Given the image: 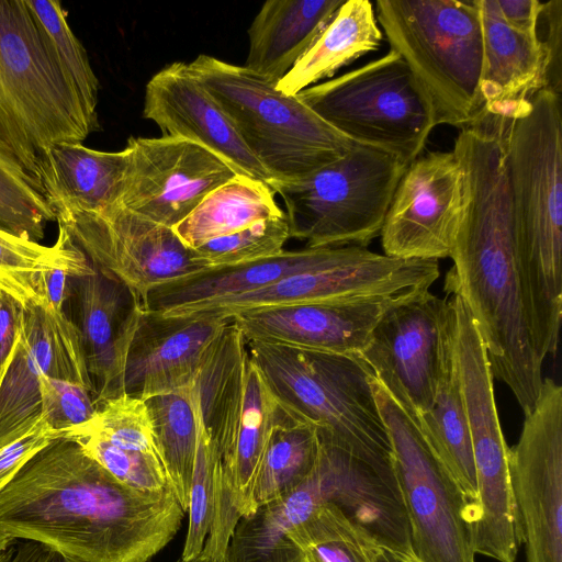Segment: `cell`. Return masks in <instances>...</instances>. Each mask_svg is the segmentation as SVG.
<instances>
[{
	"mask_svg": "<svg viewBox=\"0 0 562 562\" xmlns=\"http://www.w3.org/2000/svg\"><path fill=\"white\" fill-rule=\"evenodd\" d=\"M145 404L157 454L187 513L200 428L194 383L176 392L149 397Z\"/></svg>",
	"mask_w": 562,
	"mask_h": 562,
	"instance_id": "33",
	"label": "cell"
},
{
	"mask_svg": "<svg viewBox=\"0 0 562 562\" xmlns=\"http://www.w3.org/2000/svg\"><path fill=\"white\" fill-rule=\"evenodd\" d=\"M7 562H75L34 541L16 539Z\"/></svg>",
	"mask_w": 562,
	"mask_h": 562,
	"instance_id": "48",
	"label": "cell"
},
{
	"mask_svg": "<svg viewBox=\"0 0 562 562\" xmlns=\"http://www.w3.org/2000/svg\"><path fill=\"white\" fill-rule=\"evenodd\" d=\"M325 502L322 475L316 465L292 492L243 516L236 524L225 562H291L302 552L289 532Z\"/></svg>",
	"mask_w": 562,
	"mask_h": 562,
	"instance_id": "28",
	"label": "cell"
},
{
	"mask_svg": "<svg viewBox=\"0 0 562 562\" xmlns=\"http://www.w3.org/2000/svg\"><path fill=\"white\" fill-rule=\"evenodd\" d=\"M83 435L100 438L120 449L157 454L145 401L126 393L101 402L88 423L69 429L64 437Z\"/></svg>",
	"mask_w": 562,
	"mask_h": 562,
	"instance_id": "38",
	"label": "cell"
},
{
	"mask_svg": "<svg viewBox=\"0 0 562 562\" xmlns=\"http://www.w3.org/2000/svg\"><path fill=\"white\" fill-rule=\"evenodd\" d=\"M71 277L75 276L66 269H53L43 276L45 299L57 312L65 311V304L71 295Z\"/></svg>",
	"mask_w": 562,
	"mask_h": 562,
	"instance_id": "47",
	"label": "cell"
},
{
	"mask_svg": "<svg viewBox=\"0 0 562 562\" xmlns=\"http://www.w3.org/2000/svg\"><path fill=\"white\" fill-rule=\"evenodd\" d=\"M217 470L216 443L205 429L200 414L198 447L187 509L189 522L180 558L183 561L198 559L209 536L214 515Z\"/></svg>",
	"mask_w": 562,
	"mask_h": 562,
	"instance_id": "39",
	"label": "cell"
},
{
	"mask_svg": "<svg viewBox=\"0 0 562 562\" xmlns=\"http://www.w3.org/2000/svg\"><path fill=\"white\" fill-rule=\"evenodd\" d=\"M483 59L480 90L484 110L514 116L541 89L548 88V64L540 38L510 27L497 0H476Z\"/></svg>",
	"mask_w": 562,
	"mask_h": 562,
	"instance_id": "25",
	"label": "cell"
},
{
	"mask_svg": "<svg viewBox=\"0 0 562 562\" xmlns=\"http://www.w3.org/2000/svg\"><path fill=\"white\" fill-rule=\"evenodd\" d=\"M15 541V538L0 533V562H7Z\"/></svg>",
	"mask_w": 562,
	"mask_h": 562,
	"instance_id": "49",
	"label": "cell"
},
{
	"mask_svg": "<svg viewBox=\"0 0 562 562\" xmlns=\"http://www.w3.org/2000/svg\"><path fill=\"white\" fill-rule=\"evenodd\" d=\"M319 442L317 465L325 502L337 506L382 549L407 561H416L393 465L374 464L344 449Z\"/></svg>",
	"mask_w": 562,
	"mask_h": 562,
	"instance_id": "23",
	"label": "cell"
},
{
	"mask_svg": "<svg viewBox=\"0 0 562 562\" xmlns=\"http://www.w3.org/2000/svg\"><path fill=\"white\" fill-rule=\"evenodd\" d=\"M505 22L514 30L531 37L540 38L538 23L543 2L538 0H497Z\"/></svg>",
	"mask_w": 562,
	"mask_h": 562,
	"instance_id": "45",
	"label": "cell"
},
{
	"mask_svg": "<svg viewBox=\"0 0 562 562\" xmlns=\"http://www.w3.org/2000/svg\"><path fill=\"white\" fill-rule=\"evenodd\" d=\"M44 44L69 86L79 94L88 111L98 115L99 80L82 44L67 23L57 0H25Z\"/></svg>",
	"mask_w": 562,
	"mask_h": 562,
	"instance_id": "37",
	"label": "cell"
},
{
	"mask_svg": "<svg viewBox=\"0 0 562 562\" xmlns=\"http://www.w3.org/2000/svg\"><path fill=\"white\" fill-rule=\"evenodd\" d=\"M296 95L352 143L382 150L406 166L422 155L437 125L429 95L392 49Z\"/></svg>",
	"mask_w": 562,
	"mask_h": 562,
	"instance_id": "8",
	"label": "cell"
},
{
	"mask_svg": "<svg viewBox=\"0 0 562 562\" xmlns=\"http://www.w3.org/2000/svg\"><path fill=\"white\" fill-rule=\"evenodd\" d=\"M281 414L248 353L205 400L201 417L216 443L218 470L213 521L200 560L225 562L236 524L255 510L252 491L257 471Z\"/></svg>",
	"mask_w": 562,
	"mask_h": 562,
	"instance_id": "12",
	"label": "cell"
},
{
	"mask_svg": "<svg viewBox=\"0 0 562 562\" xmlns=\"http://www.w3.org/2000/svg\"><path fill=\"white\" fill-rule=\"evenodd\" d=\"M94 387L81 335L66 311L22 307L16 339L0 383V448L23 436L41 417L40 376ZM95 400V398H94Z\"/></svg>",
	"mask_w": 562,
	"mask_h": 562,
	"instance_id": "17",
	"label": "cell"
},
{
	"mask_svg": "<svg viewBox=\"0 0 562 562\" xmlns=\"http://www.w3.org/2000/svg\"><path fill=\"white\" fill-rule=\"evenodd\" d=\"M56 221L43 188L0 138V228L40 243Z\"/></svg>",
	"mask_w": 562,
	"mask_h": 562,
	"instance_id": "36",
	"label": "cell"
},
{
	"mask_svg": "<svg viewBox=\"0 0 562 562\" xmlns=\"http://www.w3.org/2000/svg\"><path fill=\"white\" fill-rule=\"evenodd\" d=\"M368 370L392 447L393 469L408 518L415 560L475 562L476 506L414 417Z\"/></svg>",
	"mask_w": 562,
	"mask_h": 562,
	"instance_id": "10",
	"label": "cell"
},
{
	"mask_svg": "<svg viewBox=\"0 0 562 562\" xmlns=\"http://www.w3.org/2000/svg\"><path fill=\"white\" fill-rule=\"evenodd\" d=\"M127 153L102 151L82 143L50 145L38 160V178L54 213L98 212L119 203Z\"/></svg>",
	"mask_w": 562,
	"mask_h": 562,
	"instance_id": "26",
	"label": "cell"
},
{
	"mask_svg": "<svg viewBox=\"0 0 562 562\" xmlns=\"http://www.w3.org/2000/svg\"><path fill=\"white\" fill-rule=\"evenodd\" d=\"M406 165L353 144L340 158L276 189L286 207L290 237L306 247H367L380 236Z\"/></svg>",
	"mask_w": 562,
	"mask_h": 562,
	"instance_id": "11",
	"label": "cell"
},
{
	"mask_svg": "<svg viewBox=\"0 0 562 562\" xmlns=\"http://www.w3.org/2000/svg\"><path fill=\"white\" fill-rule=\"evenodd\" d=\"M63 437L64 432L52 428L41 416L23 436L0 448V492L34 454Z\"/></svg>",
	"mask_w": 562,
	"mask_h": 562,
	"instance_id": "43",
	"label": "cell"
},
{
	"mask_svg": "<svg viewBox=\"0 0 562 562\" xmlns=\"http://www.w3.org/2000/svg\"><path fill=\"white\" fill-rule=\"evenodd\" d=\"M541 16L547 24V36L540 40L547 56L548 89L561 95L562 1L543 2Z\"/></svg>",
	"mask_w": 562,
	"mask_h": 562,
	"instance_id": "44",
	"label": "cell"
},
{
	"mask_svg": "<svg viewBox=\"0 0 562 562\" xmlns=\"http://www.w3.org/2000/svg\"><path fill=\"white\" fill-rule=\"evenodd\" d=\"M250 360L281 409L319 441L374 464L393 465L392 447L359 356L248 341Z\"/></svg>",
	"mask_w": 562,
	"mask_h": 562,
	"instance_id": "4",
	"label": "cell"
},
{
	"mask_svg": "<svg viewBox=\"0 0 562 562\" xmlns=\"http://www.w3.org/2000/svg\"><path fill=\"white\" fill-rule=\"evenodd\" d=\"M291 562H308L306 560V558L303 555V553H301L300 555H297L294 560H292Z\"/></svg>",
	"mask_w": 562,
	"mask_h": 562,
	"instance_id": "51",
	"label": "cell"
},
{
	"mask_svg": "<svg viewBox=\"0 0 562 562\" xmlns=\"http://www.w3.org/2000/svg\"><path fill=\"white\" fill-rule=\"evenodd\" d=\"M439 276L437 260L401 259L367 247L341 246L322 266L268 288L204 303L180 314L207 312L231 317L268 306L402 296L429 290Z\"/></svg>",
	"mask_w": 562,
	"mask_h": 562,
	"instance_id": "14",
	"label": "cell"
},
{
	"mask_svg": "<svg viewBox=\"0 0 562 562\" xmlns=\"http://www.w3.org/2000/svg\"><path fill=\"white\" fill-rule=\"evenodd\" d=\"M375 16L422 83L438 124L463 128L483 113V38L476 0H378Z\"/></svg>",
	"mask_w": 562,
	"mask_h": 562,
	"instance_id": "7",
	"label": "cell"
},
{
	"mask_svg": "<svg viewBox=\"0 0 562 562\" xmlns=\"http://www.w3.org/2000/svg\"><path fill=\"white\" fill-rule=\"evenodd\" d=\"M319 449L316 429L282 411L257 471L252 491L255 508L300 486L314 470Z\"/></svg>",
	"mask_w": 562,
	"mask_h": 562,
	"instance_id": "34",
	"label": "cell"
},
{
	"mask_svg": "<svg viewBox=\"0 0 562 562\" xmlns=\"http://www.w3.org/2000/svg\"><path fill=\"white\" fill-rule=\"evenodd\" d=\"M94 267L71 277L77 321L97 406L122 394L126 349L142 302L122 282Z\"/></svg>",
	"mask_w": 562,
	"mask_h": 562,
	"instance_id": "24",
	"label": "cell"
},
{
	"mask_svg": "<svg viewBox=\"0 0 562 562\" xmlns=\"http://www.w3.org/2000/svg\"><path fill=\"white\" fill-rule=\"evenodd\" d=\"M98 128V115L54 63L25 0H0V138L40 181L38 160L50 145L82 143Z\"/></svg>",
	"mask_w": 562,
	"mask_h": 562,
	"instance_id": "6",
	"label": "cell"
},
{
	"mask_svg": "<svg viewBox=\"0 0 562 562\" xmlns=\"http://www.w3.org/2000/svg\"><path fill=\"white\" fill-rule=\"evenodd\" d=\"M378 562H411V561H407L391 551L382 549ZM414 562H416V561H414Z\"/></svg>",
	"mask_w": 562,
	"mask_h": 562,
	"instance_id": "50",
	"label": "cell"
},
{
	"mask_svg": "<svg viewBox=\"0 0 562 562\" xmlns=\"http://www.w3.org/2000/svg\"><path fill=\"white\" fill-rule=\"evenodd\" d=\"M452 356L467 411L477 488L475 554L516 562L521 546L507 446L497 413L493 374L477 326L464 301L447 299Z\"/></svg>",
	"mask_w": 562,
	"mask_h": 562,
	"instance_id": "9",
	"label": "cell"
},
{
	"mask_svg": "<svg viewBox=\"0 0 562 562\" xmlns=\"http://www.w3.org/2000/svg\"><path fill=\"white\" fill-rule=\"evenodd\" d=\"M506 171L538 348L555 356L562 319L561 95L544 88L505 132Z\"/></svg>",
	"mask_w": 562,
	"mask_h": 562,
	"instance_id": "3",
	"label": "cell"
},
{
	"mask_svg": "<svg viewBox=\"0 0 562 562\" xmlns=\"http://www.w3.org/2000/svg\"><path fill=\"white\" fill-rule=\"evenodd\" d=\"M397 402L414 417L439 458L477 508V488L471 437L452 356L448 316L439 375L430 408L419 415L408 405Z\"/></svg>",
	"mask_w": 562,
	"mask_h": 562,
	"instance_id": "30",
	"label": "cell"
},
{
	"mask_svg": "<svg viewBox=\"0 0 562 562\" xmlns=\"http://www.w3.org/2000/svg\"><path fill=\"white\" fill-rule=\"evenodd\" d=\"M402 296L268 306L231 317L246 342L358 356L384 311Z\"/></svg>",
	"mask_w": 562,
	"mask_h": 562,
	"instance_id": "21",
	"label": "cell"
},
{
	"mask_svg": "<svg viewBox=\"0 0 562 562\" xmlns=\"http://www.w3.org/2000/svg\"><path fill=\"white\" fill-rule=\"evenodd\" d=\"M290 238L285 213L193 249L211 269L232 267L279 255Z\"/></svg>",
	"mask_w": 562,
	"mask_h": 562,
	"instance_id": "40",
	"label": "cell"
},
{
	"mask_svg": "<svg viewBox=\"0 0 562 562\" xmlns=\"http://www.w3.org/2000/svg\"><path fill=\"white\" fill-rule=\"evenodd\" d=\"M55 216L90 262L126 285L142 304L157 286L211 269L172 228L123 206Z\"/></svg>",
	"mask_w": 562,
	"mask_h": 562,
	"instance_id": "13",
	"label": "cell"
},
{
	"mask_svg": "<svg viewBox=\"0 0 562 562\" xmlns=\"http://www.w3.org/2000/svg\"><path fill=\"white\" fill-rule=\"evenodd\" d=\"M507 120L484 112L458 134L462 207L445 292L467 304L493 378L513 392L525 415L543 376L530 292L521 262L506 171Z\"/></svg>",
	"mask_w": 562,
	"mask_h": 562,
	"instance_id": "1",
	"label": "cell"
},
{
	"mask_svg": "<svg viewBox=\"0 0 562 562\" xmlns=\"http://www.w3.org/2000/svg\"><path fill=\"white\" fill-rule=\"evenodd\" d=\"M508 465L526 562H562V387L544 378Z\"/></svg>",
	"mask_w": 562,
	"mask_h": 562,
	"instance_id": "15",
	"label": "cell"
},
{
	"mask_svg": "<svg viewBox=\"0 0 562 562\" xmlns=\"http://www.w3.org/2000/svg\"><path fill=\"white\" fill-rule=\"evenodd\" d=\"M273 189L257 179L236 175L209 193L172 229L188 248L236 234L254 224L282 215Z\"/></svg>",
	"mask_w": 562,
	"mask_h": 562,
	"instance_id": "31",
	"label": "cell"
},
{
	"mask_svg": "<svg viewBox=\"0 0 562 562\" xmlns=\"http://www.w3.org/2000/svg\"><path fill=\"white\" fill-rule=\"evenodd\" d=\"M231 319L207 312L162 315L143 306L126 349L122 392L145 401L192 385Z\"/></svg>",
	"mask_w": 562,
	"mask_h": 562,
	"instance_id": "20",
	"label": "cell"
},
{
	"mask_svg": "<svg viewBox=\"0 0 562 562\" xmlns=\"http://www.w3.org/2000/svg\"><path fill=\"white\" fill-rule=\"evenodd\" d=\"M447 297L429 290L391 303L358 355L400 402L417 414L432 403L447 333Z\"/></svg>",
	"mask_w": 562,
	"mask_h": 562,
	"instance_id": "18",
	"label": "cell"
},
{
	"mask_svg": "<svg viewBox=\"0 0 562 562\" xmlns=\"http://www.w3.org/2000/svg\"><path fill=\"white\" fill-rule=\"evenodd\" d=\"M382 38L372 3L369 0H346L308 50L277 82V88L284 94L296 95L376 50Z\"/></svg>",
	"mask_w": 562,
	"mask_h": 562,
	"instance_id": "29",
	"label": "cell"
},
{
	"mask_svg": "<svg viewBox=\"0 0 562 562\" xmlns=\"http://www.w3.org/2000/svg\"><path fill=\"white\" fill-rule=\"evenodd\" d=\"M53 269L69 270L75 277L91 274L93 265L58 225L53 246L19 237L0 228V293L21 307L45 306L43 276Z\"/></svg>",
	"mask_w": 562,
	"mask_h": 562,
	"instance_id": "32",
	"label": "cell"
},
{
	"mask_svg": "<svg viewBox=\"0 0 562 562\" xmlns=\"http://www.w3.org/2000/svg\"><path fill=\"white\" fill-rule=\"evenodd\" d=\"M70 439L127 487L146 493H161L171 487L157 454L120 449L89 435Z\"/></svg>",
	"mask_w": 562,
	"mask_h": 562,
	"instance_id": "41",
	"label": "cell"
},
{
	"mask_svg": "<svg viewBox=\"0 0 562 562\" xmlns=\"http://www.w3.org/2000/svg\"><path fill=\"white\" fill-rule=\"evenodd\" d=\"M462 207V172L454 153L428 151L406 166L382 229L384 255L437 260L451 256Z\"/></svg>",
	"mask_w": 562,
	"mask_h": 562,
	"instance_id": "19",
	"label": "cell"
},
{
	"mask_svg": "<svg viewBox=\"0 0 562 562\" xmlns=\"http://www.w3.org/2000/svg\"><path fill=\"white\" fill-rule=\"evenodd\" d=\"M116 205L173 228L237 171L204 146L180 137H133Z\"/></svg>",
	"mask_w": 562,
	"mask_h": 562,
	"instance_id": "16",
	"label": "cell"
},
{
	"mask_svg": "<svg viewBox=\"0 0 562 562\" xmlns=\"http://www.w3.org/2000/svg\"><path fill=\"white\" fill-rule=\"evenodd\" d=\"M184 514L172 487H127L65 437L34 454L0 492V533L75 562H148L175 538Z\"/></svg>",
	"mask_w": 562,
	"mask_h": 562,
	"instance_id": "2",
	"label": "cell"
},
{
	"mask_svg": "<svg viewBox=\"0 0 562 562\" xmlns=\"http://www.w3.org/2000/svg\"><path fill=\"white\" fill-rule=\"evenodd\" d=\"M344 1H266L248 29L244 67L278 82L314 44Z\"/></svg>",
	"mask_w": 562,
	"mask_h": 562,
	"instance_id": "27",
	"label": "cell"
},
{
	"mask_svg": "<svg viewBox=\"0 0 562 562\" xmlns=\"http://www.w3.org/2000/svg\"><path fill=\"white\" fill-rule=\"evenodd\" d=\"M144 97L143 115L159 127L162 136L198 143L226 160L237 173L267 183L274 191L270 175L188 64L175 61L160 69L146 83Z\"/></svg>",
	"mask_w": 562,
	"mask_h": 562,
	"instance_id": "22",
	"label": "cell"
},
{
	"mask_svg": "<svg viewBox=\"0 0 562 562\" xmlns=\"http://www.w3.org/2000/svg\"><path fill=\"white\" fill-rule=\"evenodd\" d=\"M178 562H204V561H202V560H200V559L198 558V559H195V560H191V561H183V560H181V559H180V560H178Z\"/></svg>",
	"mask_w": 562,
	"mask_h": 562,
	"instance_id": "52",
	"label": "cell"
},
{
	"mask_svg": "<svg viewBox=\"0 0 562 562\" xmlns=\"http://www.w3.org/2000/svg\"><path fill=\"white\" fill-rule=\"evenodd\" d=\"M308 562H378L382 548L334 504L324 502L289 532Z\"/></svg>",
	"mask_w": 562,
	"mask_h": 562,
	"instance_id": "35",
	"label": "cell"
},
{
	"mask_svg": "<svg viewBox=\"0 0 562 562\" xmlns=\"http://www.w3.org/2000/svg\"><path fill=\"white\" fill-rule=\"evenodd\" d=\"M41 416L54 429L65 434L88 423L97 413L93 393L77 383L41 375Z\"/></svg>",
	"mask_w": 562,
	"mask_h": 562,
	"instance_id": "42",
	"label": "cell"
},
{
	"mask_svg": "<svg viewBox=\"0 0 562 562\" xmlns=\"http://www.w3.org/2000/svg\"><path fill=\"white\" fill-rule=\"evenodd\" d=\"M238 136L278 186L344 156L355 143L277 82L205 54L188 64Z\"/></svg>",
	"mask_w": 562,
	"mask_h": 562,
	"instance_id": "5",
	"label": "cell"
},
{
	"mask_svg": "<svg viewBox=\"0 0 562 562\" xmlns=\"http://www.w3.org/2000/svg\"><path fill=\"white\" fill-rule=\"evenodd\" d=\"M21 311L19 303L0 293V383L16 339Z\"/></svg>",
	"mask_w": 562,
	"mask_h": 562,
	"instance_id": "46",
	"label": "cell"
}]
</instances>
